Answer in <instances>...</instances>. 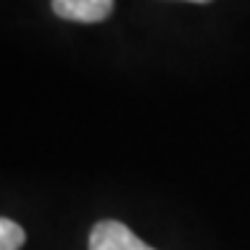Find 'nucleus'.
<instances>
[{
	"instance_id": "7ed1b4c3",
	"label": "nucleus",
	"mask_w": 250,
	"mask_h": 250,
	"mask_svg": "<svg viewBox=\"0 0 250 250\" xmlns=\"http://www.w3.org/2000/svg\"><path fill=\"white\" fill-rule=\"evenodd\" d=\"M23 243H26L23 227L8 217L0 220V250H18Z\"/></svg>"
},
{
	"instance_id": "f257e3e1",
	"label": "nucleus",
	"mask_w": 250,
	"mask_h": 250,
	"mask_svg": "<svg viewBox=\"0 0 250 250\" xmlns=\"http://www.w3.org/2000/svg\"><path fill=\"white\" fill-rule=\"evenodd\" d=\"M89 250H156L146 245L128 225L118 220H100L89 232Z\"/></svg>"
},
{
	"instance_id": "f03ea898",
	"label": "nucleus",
	"mask_w": 250,
	"mask_h": 250,
	"mask_svg": "<svg viewBox=\"0 0 250 250\" xmlns=\"http://www.w3.org/2000/svg\"><path fill=\"white\" fill-rule=\"evenodd\" d=\"M115 0H51L54 13L77 23H100L112 13Z\"/></svg>"
},
{
	"instance_id": "20e7f679",
	"label": "nucleus",
	"mask_w": 250,
	"mask_h": 250,
	"mask_svg": "<svg viewBox=\"0 0 250 250\" xmlns=\"http://www.w3.org/2000/svg\"><path fill=\"white\" fill-rule=\"evenodd\" d=\"M189 3H209V0H189Z\"/></svg>"
}]
</instances>
